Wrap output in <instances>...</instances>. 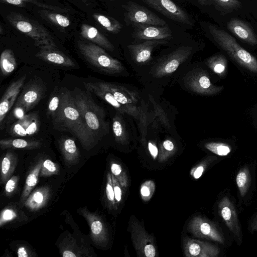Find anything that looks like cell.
<instances>
[{
  "label": "cell",
  "instance_id": "obj_53",
  "mask_svg": "<svg viewBox=\"0 0 257 257\" xmlns=\"http://www.w3.org/2000/svg\"><path fill=\"white\" fill-rule=\"evenodd\" d=\"M81 1H82L83 3L86 4V5L88 4V0H80Z\"/></svg>",
  "mask_w": 257,
  "mask_h": 257
},
{
  "label": "cell",
  "instance_id": "obj_41",
  "mask_svg": "<svg viewBox=\"0 0 257 257\" xmlns=\"http://www.w3.org/2000/svg\"><path fill=\"white\" fill-rule=\"evenodd\" d=\"M155 191V184L152 180H147L142 184L140 187V195L144 201H149Z\"/></svg>",
  "mask_w": 257,
  "mask_h": 257
},
{
  "label": "cell",
  "instance_id": "obj_4",
  "mask_svg": "<svg viewBox=\"0 0 257 257\" xmlns=\"http://www.w3.org/2000/svg\"><path fill=\"white\" fill-rule=\"evenodd\" d=\"M210 34L217 44L238 65L249 72L257 74V59L242 47L227 32L209 26Z\"/></svg>",
  "mask_w": 257,
  "mask_h": 257
},
{
  "label": "cell",
  "instance_id": "obj_46",
  "mask_svg": "<svg viewBox=\"0 0 257 257\" xmlns=\"http://www.w3.org/2000/svg\"><path fill=\"white\" fill-rule=\"evenodd\" d=\"M219 6L225 9H237L240 6L238 0H212Z\"/></svg>",
  "mask_w": 257,
  "mask_h": 257
},
{
  "label": "cell",
  "instance_id": "obj_51",
  "mask_svg": "<svg viewBox=\"0 0 257 257\" xmlns=\"http://www.w3.org/2000/svg\"><path fill=\"white\" fill-rule=\"evenodd\" d=\"M1 3H6L19 7H24L26 3L23 0H0Z\"/></svg>",
  "mask_w": 257,
  "mask_h": 257
},
{
  "label": "cell",
  "instance_id": "obj_44",
  "mask_svg": "<svg viewBox=\"0 0 257 257\" xmlns=\"http://www.w3.org/2000/svg\"><path fill=\"white\" fill-rule=\"evenodd\" d=\"M105 193L106 198L109 204L113 207H115L116 202L115 199L114 192L111 178V174L109 172H108L107 174Z\"/></svg>",
  "mask_w": 257,
  "mask_h": 257
},
{
  "label": "cell",
  "instance_id": "obj_28",
  "mask_svg": "<svg viewBox=\"0 0 257 257\" xmlns=\"http://www.w3.org/2000/svg\"><path fill=\"white\" fill-rule=\"evenodd\" d=\"M18 158L16 155L12 152H7L1 162V180L3 183L11 177L17 164Z\"/></svg>",
  "mask_w": 257,
  "mask_h": 257
},
{
  "label": "cell",
  "instance_id": "obj_8",
  "mask_svg": "<svg viewBox=\"0 0 257 257\" xmlns=\"http://www.w3.org/2000/svg\"><path fill=\"white\" fill-rule=\"evenodd\" d=\"M193 50V47L188 46L177 48L157 64L152 71L153 76L161 78L173 73L189 57Z\"/></svg>",
  "mask_w": 257,
  "mask_h": 257
},
{
  "label": "cell",
  "instance_id": "obj_42",
  "mask_svg": "<svg viewBox=\"0 0 257 257\" xmlns=\"http://www.w3.org/2000/svg\"><path fill=\"white\" fill-rule=\"evenodd\" d=\"M19 212L13 207H8L2 210L0 216V226L18 218Z\"/></svg>",
  "mask_w": 257,
  "mask_h": 257
},
{
  "label": "cell",
  "instance_id": "obj_39",
  "mask_svg": "<svg viewBox=\"0 0 257 257\" xmlns=\"http://www.w3.org/2000/svg\"><path fill=\"white\" fill-rule=\"evenodd\" d=\"M217 158L215 156H209L199 164L193 168L190 171L191 175L195 179H198L202 175L203 173L208 166Z\"/></svg>",
  "mask_w": 257,
  "mask_h": 257
},
{
  "label": "cell",
  "instance_id": "obj_22",
  "mask_svg": "<svg viewBox=\"0 0 257 257\" xmlns=\"http://www.w3.org/2000/svg\"><path fill=\"white\" fill-rule=\"evenodd\" d=\"M228 29L236 37L250 45H257V36L244 22L237 19H231L227 24Z\"/></svg>",
  "mask_w": 257,
  "mask_h": 257
},
{
  "label": "cell",
  "instance_id": "obj_49",
  "mask_svg": "<svg viewBox=\"0 0 257 257\" xmlns=\"http://www.w3.org/2000/svg\"><path fill=\"white\" fill-rule=\"evenodd\" d=\"M148 148L153 159L156 160L159 155L158 149L156 144L152 141H149L148 144Z\"/></svg>",
  "mask_w": 257,
  "mask_h": 257
},
{
  "label": "cell",
  "instance_id": "obj_14",
  "mask_svg": "<svg viewBox=\"0 0 257 257\" xmlns=\"http://www.w3.org/2000/svg\"><path fill=\"white\" fill-rule=\"evenodd\" d=\"M183 251L187 257H216L220 253L217 246L189 237L183 240Z\"/></svg>",
  "mask_w": 257,
  "mask_h": 257
},
{
  "label": "cell",
  "instance_id": "obj_17",
  "mask_svg": "<svg viewBox=\"0 0 257 257\" xmlns=\"http://www.w3.org/2000/svg\"><path fill=\"white\" fill-rule=\"evenodd\" d=\"M133 36L140 40H164L172 37V31L166 25H137L134 26Z\"/></svg>",
  "mask_w": 257,
  "mask_h": 257
},
{
  "label": "cell",
  "instance_id": "obj_45",
  "mask_svg": "<svg viewBox=\"0 0 257 257\" xmlns=\"http://www.w3.org/2000/svg\"><path fill=\"white\" fill-rule=\"evenodd\" d=\"M149 99L153 104L156 115L159 117L160 121L165 127L169 128L170 127L169 121L163 109L162 108L161 106H160L155 101L154 98L151 95H149Z\"/></svg>",
  "mask_w": 257,
  "mask_h": 257
},
{
  "label": "cell",
  "instance_id": "obj_13",
  "mask_svg": "<svg viewBox=\"0 0 257 257\" xmlns=\"http://www.w3.org/2000/svg\"><path fill=\"white\" fill-rule=\"evenodd\" d=\"M165 17L177 22L191 26L192 22L183 9L172 0H143Z\"/></svg>",
  "mask_w": 257,
  "mask_h": 257
},
{
  "label": "cell",
  "instance_id": "obj_12",
  "mask_svg": "<svg viewBox=\"0 0 257 257\" xmlns=\"http://www.w3.org/2000/svg\"><path fill=\"white\" fill-rule=\"evenodd\" d=\"M188 231L196 237L204 238L220 244L225 242L223 232L213 222L201 216L193 217L188 224Z\"/></svg>",
  "mask_w": 257,
  "mask_h": 257
},
{
  "label": "cell",
  "instance_id": "obj_34",
  "mask_svg": "<svg viewBox=\"0 0 257 257\" xmlns=\"http://www.w3.org/2000/svg\"><path fill=\"white\" fill-rule=\"evenodd\" d=\"M94 19L106 30L113 34L118 33L122 28V25L116 19L99 14H94Z\"/></svg>",
  "mask_w": 257,
  "mask_h": 257
},
{
  "label": "cell",
  "instance_id": "obj_52",
  "mask_svg": "<svg viewBox=\"0 0 257 257\" xmlns=\"http://www.w3.org/2000/svg\"><path fill=\"white\" fill-rule=\"evenodd\" d=\"M17 254L19 257H28L31 256L29 254L28 249L25 246H20L17 251Z\"/></svg>",
  "mask_w": 257,
  "mask_h": 257
},
{
  "label": "cell",
  "instance_id": "obj_11",
  "mask_svg": "<svg viewBox=\"0 0 257 257\" xmlns=\"http://www.w3.org/2000/svg\"><path fill=\"white\" fill-rule=\"evenodd\" d=\"M124 21L133 26L137 25L164 26L166 22L158 15L139 4L128 2L124 6Z\"/></svg>",
  "mask_w": 257,
  "mask_h": 257
},
{
  "label": "cell",
  "instance_id": "obj_3",
  "mask_svg": "<svg viewBox=\"0 0 257 257\" xmlns=\"http://www.w3.org/2000/svg\"><path fill=\"white\" fill-rule=\"evenodd\" d=\"M72 94L86 124L96 139L107 133L108 125L105 121V114L103 108L81 90L75 88Z\"/></svg>",
  "mask_w": 257,
  "mask_h": 257
},
{
  "label": "cell",
  "instance_id": "obj_50",
  "mask_svg": "<svg viewBox=\"0 0 257 257\" xmlns=\"http://www.w3.org/2000/svg\"><path fill=\"white\" fill-rule=\"evenodd\" d=\"M248 229L251 233L257 231V212L249 220Z\"/></svg>",
  "mask_w": 257,
  "mask_h": 257
},
{
  "label": "cell",
  "instance_id": "obj_1",
  "mask_svg": "<svg viewBox=\"0 0 257 257\" xmlns=\"http://www.w3.org/2000/svg\"><path fill=\"white\" fill-rule=\"evenodd\" d=\"M60 107L52 118L54 127L59 131L68 132L74 135L83 147H92L96 139L77 107L72 92L63 88L60 89Z\"/></svg>",
  "mask_w": 257,
  "mask_h": 257
},
{
  "label": "cell",
  "instance_id": "obj_26",
  "mask_svg": "<svg viewBox=\"0 0 257 257\" xmlns=\"http://www.w3.org/2000/svg\"><path fill=\"white\" fill-rule=\"evenodd\" d=\"M43 161L40 160L28 175L19 204L24 205L25 201L38 183Z\"/></svg>",
  "mask_w": 257,
  "mask_h": 257
},
{
  "label": "cell",
  "instance_id": "obj_33",
  "mask_svg": "<svg viewBox=\"0 0 257 257\" xmlns=\"http://www.w3.org/2000/svg\"><path fill=\"white\" fill-rule=\"evenodd\" d=\"M38 12L43 19L58 27L66 28L70 25V20L67 17L54 11L43 9Z\"/></svg>",
  "mask_w": 257,
  "mask_h": 257
},
{
  "label": "cell",
  "instance_id": "obj_5",
  "mask_svg": "<svg viewBox=\"0 0 257 257\" xmlns=\"http://www.w3.org/2000/svg\"><path fill=\"white\" fill-rule=\"evenodd\" d=\"M79 52L91 65L108 74L121 73L125 71L123 65L107 54L104 49L91 42L78 41Z\"/></svg>",
  "mask_w": 257,
  "mask_h": 257
},
{
  "label": "cell",
  "instance_id": "obj_10",
  "mask_svg": "<svg viewBox=\"0 0 257 257\" xmlns=\"http://www.w3.org/2000/svg\"><path fill=\"white\" fill-rule=\"evenodd\" d=\"M218 212L238 245L242 241V233L235 206L231 199L223 196L218 203Z\"/></svg>",
  "mask_w": 257,
  "mask_h": 257
},
{
  "label": "cell",
  "instance_id": "obj_23",
  "mask_svg": "<svg viewBox=\"0 0 257 257\" xmlns=\"http://www.w3.org/2000/svg\"><path fill=\"white\" fill-rule=\"evenodd\" d=\"M235 181L241 202L249 196L253 187V177L248 165H244L238 170Z\"/></svg>",
  "mask_w": 257,
  "mask_h": 257
},
{
  "label": "cell",
  "instance_id": "obj_40",
  "mask_svg": "<svg viewBox=\"0 0 257 257\" xmlns=\"http://www.w3.org/2000/svg\"><path fill=\"white\" fill-rule=\"evenodd\" d=\"M61 103L60 90H56L49 100L47 107V116L53 118L57 114Z\"/></svg>",
  "mask_w": 257,
  "mask_h": 257
},
{
  "label": "cell",
  "instance_id": "obj_25",
  "mask_svg": "<svg viewBox=\"0 0 257 257\" xmlns=\"http://www.w3.org/2000/svg\"><path fill=\"white\" fill-rule=\"evenodd\" d=\"M50 195L49 189L42 187L31 192L24 205L31 211H36L43 207L47 202Z\"/></svg>",
  "mask_w": 257,
  "mask_h": 257
},
{
  "label": "cell",
  "instance_id": "obj_43",
  "mask_svg": "<svg viewBox=\"0 0 257 257\" xmlns=\"http://www.w3.org/2000/svg\"><path fill=\"white\" fill-rule=\"evenodd\" d=\"M58 171L57 166L55 163L49 159H46L43 161L40 176H50L56 174Z\"/></svg>",
  "mask_w": 257,
  "mask_h": 257
},
{
  "label": "cell",
  "instance_id": "obj_29",
  "mask_svg": "<svg viewBox=\"0 0 257 257\" xmlns=\"http://www.w3.org/2000/svg\"><path fill=\"white\" fill-rule=\"evenodd\" d=\"M112 129L115 139L118 143L123 144L128 140V133L121 113L116 111L112 119Z\"/></svg>",
  "mask_w": 257,
  "mask_h": 257
},
{
  "label": "cell",
  "instance_id": "obj_47",
  "mask_svg": "<svg viewBox=\"0 0 257 257\" xmlns=\"http://www.w3.org/2000/svg\"><path fill=\"white\" fill-rule=\"evenodd\" d=\"M111 178L116 204H118L122 200V187L117 179L111 174Z\"/></svg>",
  "mask_w": 257,
  "mask_h": 257
},
{
  "label": "cell",
  "instance_id": "obj_7",
  "mask_svg": "<svg viewBox=\"0 0 257 257\" xmlns=\"http://www.w3.org/2000/svg\"><path fill=\"white\" fill-rule=\"evenodd\" d=\"M184 81L188 89L200 95H214L220 93L223 89V86L213 84L208 73L200 68L188 72Z\"/></svg>",
  "mask_w": 257,
  "mask_h": 257
},
{
  "label": "cell",
  "instance_id": "obj_32",
  "mask_svg": "<svg viewBox=\"0 0 257 257\" xmlns=\"http://www.w3.org/2000/svg\"><path fill=\"white\" fill-rule=\"evenodd\" d=\"M60 146L66 162H75L78 158L79 152L74 141L70 138L63 139Z\"/></svg>",
  "mask_w": 257,
  "mask_h": 257
},
{
  "label": "cell",
  "instance_id": "obj_20",
  "mask_svg": "<svg viewBox=\"0 0 257 257\" xmlns=\"http://www.w3.org/2000/svg\"><path fill=\"white\" fill-rule=\"evenodd\" d=\"M43 89L35 83L27 86L18 97L15 107H20L27 112L34 107L40 100Z\"/></svg>",
  "mask_w": 257,
  "mask_h": 257
},
{
  "label": "cell",
  "instance_id": "obj_15",
  "mask_svg": "<svg viewBox=\"0 0 257 257\" xmlns=\"http://www.w3.org/2000/svg\"><path fill=\"white\" fill-rule=\"evenodd\" d=\"M79 211L89 225L93 242L98 245H105L108 240V233L103 220L97 214L90 212L85 207L80 208Z\"/></svg>",
  "mask_w": 257,
  "mask_h": 257
},
{
  "label": "cell",
  "instance_id": "obj_24",
  "mask_svg": "<svg viewBox=\"0 0 257 257\" xmlns=\"http://www.w3.org/2000/svg\"><path fill=\"white\" fill-rule=\"evenodd\" d=\"M81 36L86 40L104 49L113 51L114 47L109 40L96 28L87 24H83L80 27Z\"/></svg>",
  "mask_w": 257,
  "mask_h": 257
},
{
  "label": "cell",
  "instance_id": "obj_35",
  "mask_svg": "<svg viewBox=\"0 0 257 257\" xmlns=\"http://www.w3.org/2000/svg\"><path fill=\"white\" fill-rule=\"evenodd\" d=\"M75 240H72L69 242L64 243L61 249L62 255L63 257H76L89 256V251L84 250L87 248L79 245Z\"/></svg>",
  "mask_w": 257,
  "mask_h": 257
},
{
  "label": "cell",
  "instance_id": "obj_30",
  "mask_svg": "<svg viewBox=\"0 0 257 257\" xmlns=\"http://www.w3.org/2000/svg\"><path fill=\"white\" fill-rule=\"evenodd\" d=\"M205 63L211 70L219 77H224L226 74L227 61L223 55L221 54L214 55L208 58Z\"/></svg>",
  "mask_w": 257,
  "mask_h": 257
},
{
  "label": "cell",
  "instance_id": "obj_38",
  "mask_svg": "<svg viewBox=\"0 0 257 257\" xmlns=\"http://www.w3.org/2000/svg\"><path fill=\"white\" fill-rule=\"evenodd\" d=\"M111 173L117 179L122 188L128 186V179L126 173L119 164L112 162L110 165Z\"/></svg>",
  "mask_w": 257,
  "mask_h": 257
},
{
  "label": "cell",
  "instance_id": "obj_48",
  "mask_svg": "<svg viewBox=\"0 0 257 257\" xmlns=\"http://www.w3.org/2000/svg\"><path fill=\"white\" fill-rule=\"evenodd\" d=\"M18 180V176H14L7 181L5 186V192L7 195L9 196L14 192L17 188Z\"/></svg>",
  "mask_w": 257,
  "mask_h": 257
},
{
  "label": "cell",
  "instance_id": "obj_36",
  "mask_svg": "<svg viewBox=\"0 0 257 257\" xmlns=\"http://www.w3.org/2000/svg\"><path fill=\"white\" fill-rule=\"evenodd\" d=\"M204 147L209 151L219 156H226L232 151L231 147L223 142H208L204 144Z\"/></svg>",
  "mask_w": 257,
  "mask_h": 257
},
{
  "label": "cell",
  "instance_id": "obj_16",
  "mask_svg": "<svg viewBox=\"0 0 257 257\" xmlns=\"http://www.w3.org/2000/svg\"><path fill=\"white\" fill-rule=\"evenodd\" d=\"M40 126L39 117L37 113L25 114L18 119L11 126L9 133L13 137H27L38 132Z\"/></svg>",
  "mask_w": 257,
  "mask_h": 257
},
{
  "label": "cell",
  "instance_id": "obj_18",
  "mask_svg": "<svg viewBox=\"0 0 257 257\" xmlns=\"http://www.w3.org/2000/svg\"><path fill=\"white\" fill-rule=\"evenodd\" d=\"M26 77V75H24L11 83L1 98L0 101V124L1 128L6 115L13 106L24 84Z\"/></svg>",
  "mask_w": 257,
  "mask_h": 257
},
{
  "label": "cell",
  "instance_id": "obj_6",
  "mask_svg": "<svg viewBox=\"0 0 257 257\" xmlns=\"http://www.w3.org/2000/svg\"><path fill=\"white\" fill-rule=\"evenodd\" d=\"M6 19L14 28L33 39L34 44L43 41L53 40L45 27L20 13L11 12L6 16Z\"/></svg>",
  "mask_w": 257,
  "mask_h": 257
},
{
  "label": "cell",
  "instance_id": "obj_21",
  "mask_svg": "<svg viewBox=\"0 0 257 257\" xmlns=\"http://www.w3.org/2000/svg\"><path fill=\"white\" fill-rule=\"evenodd\" d=\"M166 43L164 40H146L141 43L129 45L127 47L134 60L139 64H144L151 59L155 47Z\"/></svg>",
  "mask_w": 257,
  "mask_h": 257
},
{
  "label": "cell",
  "instance_id": "obj_9",
  "mask_svg": "<svg viewBox=\"0 0 257 257\" xmlns=\"http://www.w3.org/2000/svg\"><path fill=\"white\" fill-rule=\"evenodd\" d=\"M129 230L138 255L146 257L156 256L157 250L153 237L146 232L143 226L134 216L130 218Z\"/></svg>",
  "mask_w": 257,
  "mask_h": 257
},
{
  "label": "cell",
  "instance_id": "obj_19",
  "mask_svg": "<svg viewBox=\"0 0 257 257\" xmlns=\"http://www.w3.org/2000/svg\"><path fill=\"white\" fill-rule=\"evenodd\" d=\"M36 56L48 63L63 67H75L76 64L67 56L57 48V46L40 48Z\"/></svg>",
  "mask_w": 257,
  "mask_h": 257
},
{
  "label": "cell",
  "instance_id": "obj_37",
  "mask_svg": "<svg viewBox=\"0 0 257 257\" xmlns=\"http://www.w3.org/2000/svg\"><path fill=\"white\" fill-rule=\"evenodd\" d=\"M175 152L174 143L170 139H166L160 145L159 152V161L161 162L166 161Z\"/></svg>",
  "mask_w": 257,
  "mask_h": 257
},
{
  "label": "cell",
  "instance_id": "obj_27",
  "mask_svg": "<svg viewBox=\"0 0 257 257\" xmlns=\"http://www.w3.org/2000/svg\"><path fill=\"white\" fill-rule=\"evenodd\" d=\"M42 143L39 141L25 140L23 139H2L0 147L2 149H18L33 150L40 147Z\"/></svg>",
  "mask_w": 257,
  "mask_h": 257
},
{
  "label": "cell",
  "instance_id": "obj_2",
  "mask_svg": "<svg viewBox=\"0 0 257 257\" xmlns=\"http://www.w3.org/2000/svg\"><path fill=\"white\" fill-rule=\"evenodd\" d=\"M99 83L110 91L124 107L125 113L135 119L141 135L142 140L144 143H145L148 124V116L144 103L139 94L120 85L105 81H100Z\"/></svg>",
  "mask_w": 257,
  "mask_h": 257
},
{
  "label": "cell",
  "instance_id": "obj_31",
  "mask_svg": "<svg viewBox=\"0 0 257 257\" xmlns=\"http://www.w3.org/2000/svg\"><path fill=\"white\" fill-rule=\"evenodd\" d=\"M17 61L13 51L10 49H5L0 57V68L4 76L11 74L16 68Z\"/></svg>",
  "mask_w": 257,
  "mask_h": 257
}]
</instances>
